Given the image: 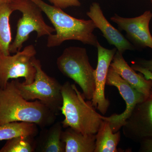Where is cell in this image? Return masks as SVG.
Masks as SVG:
<instances>
[{"instance_id":"d4e9b609","label":"cell","mask_w":152,"mask_h":152,"mask_svg":"<svg viewBox=\"0 0 152 152\" xmlns=\"http://www.w3.org/2000/svg\"><path fill=\"white\" fill-rule=\"evenodd\" d=\"M150 1H151V3L152 4V0H150Z\"/></svg>"},{"instance_id":"9a60e30c","label":"cell","mask_w":152,"mask_h":152,"mask_svg":"<svg viewBox=\"0 0 152 152\" xmlns=\"http://www.w3.org/2000/svg\"><path fill=\"white\" fill-rule=\"evenodd\" d=\"M62 125L58 122L42 133L37 150L42 152H65V144L62 140Z\"/></svg>"},{"instance_id":"7a4b0ae2","label":"cell","mask_w":152,"mask_h":152,"mask_svg":"<svg viewBox=\"0 0 152 152\" xmlns=\"http://www.w3.org/2000/svg\"><path fill=\"white\" fill-rule=\"evenodd\" d=\"M37 5L53 26L56 34L48 36L47 46H59L64 42L76 40L96 48L99 42L94 34L96 28L91 20L76 18L62 9L50 5L43 0H31Z\"/></svg>"},{"instance_id":"9c48e42d","label":"cell","mask_w":152,"mask_h":152,"mask_svg":"<svg viewBox=\"0 0 152 152\" xmlns=\"http://www.w3.org/2000/svg\"><path fill=\"white\" fill-rule=\"evenodd\" d=\"M122 127L124 135L134 142L152 137V93L135 106Z\"/></svg>"},{"instance_id":"3957f363","label":"cell","mask_w":152,"mask_h":152,"mask_svg":"<svg viewBox=\"0 0 152 152\" xmlns=\"http://www.w3.org/2000/svg\"><path fill=\"white\" fill-rule=\"evenodd\" d=\"M61 94L60 111L65 117L63 127L72 128L83 134H96L104 116L97 113L91 101H86L75 85L69 82L62 85Z\"/></svg>"},{"instance_id":"7402d4cb","label":"cell","mask_w":152,"mask_h":152,"mask_svg":"<svg viewBox=\"0 0 152 152\" xmlns=\"http://www.w3.org/2000/svg\"><path fill=\"white\" fill-rule=\"evenodd\" d=\"M140 143V152H152V137L144 139Z\"/></svg>"},{"instance_id":"4fadbf2b","label":"cell","mask_w":152,"mask_h":152,"mask_svg":"<svg viewBox=\"0 0 152 152\" xmlns=\"http://www.w3.org/2000/svg\"><path fill=\"white\" fill-rule=\"evenodd\" d=\"M110 66L133 88L143 94L146 98L152 93V80L137 74L129 65L122 54L117 51Z\"/></svg>"},{"instance_id":"30bf717a","label":"cell","mask_w":152,"mask_h":152,"mask_svg":"<svg viewBox=\"0 0 152 152\" xmlns=\"http://www.w3.org/2000/svg\"><path fill=\"white\" fill-rule=\"evenodd\" d=\"M152 18L151 12L148 10L133 18H124L115 14L110 20L116 24L120 30L126 32L128 39L134 45L152 49V36L149 28Z\"/></svg>"},{"instance_id":"603a6c76","label":"cell","mask_w":152,"mask_h":152,"mask_svg":"<svg viewBox=\"0 0 152 152\" xmlns=\"http://www.w3.org/2000/svg\"><path fill=\"white\" fill-rule=\"evenodd\" d=\"M135 62L151 71L152 73V59L149 60H142L137 62Z\"/></svg>"},{"instance_id":"484cf974","label":"cell","mask_w":152,"mask_h":152,"mask_svg":"<svg viewBox=\"0 0 152 152\" xmlns=\"http://www.w3.org/2000/svg\"><path fill=\"white\" fill-rule=\"evenodd\" d=\"M0 86H1V85H0Z\"/></svg>"},{"instance_id":"5bb4252c","label":"cell","mask_w":152,"mask_h":152,"mask_svg":"<svg viewBox=\"0 0 152 152\" xmlns=\"http://www.w3.org/2000/svg\"><path fill=\"white\" fill-rule=\"evenodd\" d=\"M96 139V134H83L69 127L62 134L65 152H94Z\"/></svg>"},{"instance_id":"2e32d148","label":"cell","mask_w":152,"mask_h":152,"mask_svg":"<svg viewBox=\"0 0 152 152\" xmlns=\"http://www.w3.org/2000/svg\"><path fill=\"white\" fill-rule=\"evenodd\" d=\"M119 131L113 132L110 123L103 120L96 134L94 152H118L117 146L120 141Z\"/></svg>"},{"instance_id":"d6986e66","label":"cell","mask_w":152,"mask_h":152,"mask_svg":"<svg viewBox=\"0 0 152 152\" xmlns=\"http://www.w3.org/2000/svg\"><path fill=\"white\" fill-rule=\"evenodd\" d=\"M32 137H16L7 140L0 149V152H32L35 146L32 141Z\"/></svg>"},{"instance_id":"8992f818","label":"cell","mask_w":152,"mask_h":152,"mask_svg":"<svg viewBox=\"0 0 152 152\" xmlns=\"http://www.w3.org/2000/svg\"><path fill=\"white\" fill-rule=\"evenodd\" d=\"M33 64L36 69L34 81L25 84L15 79L16 86L26 100L40 101L57 115L62 105V85L43 70L40 61L36 57L33 60Z\"/></svg>"},{"instance_id":"ac0fdd59","label":"cell","mask_w":152,"mask_h":152,"mask_svg":"<svg viewBox=\"0 0 152 152\" xmlns=\"http://www.w3.org/2000/svg\"><path fill=\"white\" fill-rule=\"evenodd\" d=\"M14 12L11 4H0V53L5 55H10L9 48L12 37L10 20Z\"/></svg>"},{"instance_id":"44dd1931","label":"cell","mask_w":152,"mask_h":152,"mask_svg":"<svg viewBox=\"0 0 152 152\" xmlns=\"http://www.w3.org/2000/svg\"><path fill=\"white\" fill-rule=\"evenodd\" d=\"M131 67L135 71H137L140 73L142 74L145 78L147 80H152V73L151 71L140 65L135 62H132Z\"/></svg>"},{"instance_id":"5b68a950","label":"cell","mask_w":152,"mask_h":152,"mask_svg":"<svg viewBox=\"0 0 152 152\" xmlns=\"http://www.w3.org/2000/svg\"><path fill=\"white\" fill-rule=\"evenodd\" d=\"M11 5L14 11H19L22 13V17L18 21L15 37L10 46V53L20 51L31 33L35 32L39 38L50 36L55 32L54 28L45 22L42 10L32 1L15 0Z\"/></svg>"},{"instance_id":"52a82bcc","label":"cell","mask_w":152,"mask_h":152,"mask_svg":"<svg viewBox=\"0 0 152 152\" xmlns=\"http://www.w3.org/2000/svg\"><path fill=\"white\" fill-rule=\"evenodd\" d=\"M37 51L32 45L25 47L13 56L0 53V85L4 88L9 80L23 77L25 84L34 80L36 69L33 64Z\"/></svg>"},{"instance_id":"6da1fadb","label":"cell","mask_w":152,"mask_h":152,"mask_svg":"<svg viewBox=\"0 0 152 152\" xmlns=\"http://www.w3.org/2000/svg\"><path fill=\"white\" fill-rule=\"evenodd\" d=\"M56 115L40 101L29 102L23 97L15 80L8 82L4 88L0 87V125L26 122L44 128L54 123Z\"/></svg>"},{"instance_id":"cb8c5ba5","label":"cell","mask_w":152,"mask_h":152,"mask_svg":"<svg viewBox=\"0 0 152 152\" xmlns=\"http://www.w3.org/2000/svg\"><path fill=\"white\" fill-rule=\"evenodd\" d=\"M15 0H0V4H4V3H8L11 4Z\"/></svg>"},{"instance_id":"277c9868","label":"cell","mask_w":152,"mask_h":152,"mask_svg":"<svg viewBox=\"0 0 152 152\" xmlns=\"http://www.w3.org/2000/svg\"><path fill=\"white\" fill-rule=\"evenodd\" d=\"M59 70L80 87L86 99L91 100L95 90V69L89 61L85 48L70 47L66 48L57 58Z\"/></svg>"},{"instance_id":"ffe728a7","label":"cell","mask_w":152,"mask_h":152,"mask_svg":"<svg viewBox=\"0 0 152 152\" xmlns=\"http://www.w3.org/2000/svg\"><path fill=\"white\" fill-rule=\"evenodd\" d=\"M55 7L65 9L70 7H79L81 3L79 0H48Z\"/></svg>"},{"instance_id":"ba28073f","label":"cell","mask_w":152,"mask_h":152,"mask_svg":"<svg viewBox=\"0 0 152 152\" xmlns=\"http://www.w3.org/2000/svg\"><path fill=\"white\" fill-rule=\"evenodd\" d=\"M106 85L117 88L126 102V109L122 113L104 117V120L110 123L113 132H116L124 125L135 106L147 98L129 84L110 66L107 75Z\"/></svg>"},{"instance_id":"8fae6325","label":"cell","mask_w":152,"mask_h":152,"mask_svg":"<svg viewBox=\"0 0 152 152\" xmlns=\"http://www.w3.org/2000/svg\"><path fill=\"white\" fill-rule=\"evenodd\" d=\"M98 53V62L96 68L94 73L95 90L91 102L95 108L101 113L105 115L110 105L105 95V88L109 68L117 49L115 48L110 50L102 46L98 43L96 46Z\"/></svg>"},{"instance_id":"e0dca14e","label":"cell","mask_w":152,"mask_h":152,"mask_svg":"<svg viewBox=\"0 0 152 152\" xmlns=\"http://www.w3.org/2000/svg\"><path fill=\"white\" fill-rule=\"evenodd\" d=\"M37 126L26 122H13L0 125V141L21 136L33 137L37 134Z\"/></svg>"},{"instance_id":"7c38bea8","label":"cell","mask_w":152,"mask_h":152,"mask_svg":"<svg viewBox=\"0 0 152 152\" xmlns=\"http://www.w3.org/2000/svg\"><path fill=\"white\" fill-rule=\"evenodd\" d=\"M87 15L101 31L108 42L114 46L118 51L123 54L126 51L134 50V46L107 20L99 3L93 2L91 5Z\"/></svg>"}]
</instances>
